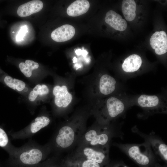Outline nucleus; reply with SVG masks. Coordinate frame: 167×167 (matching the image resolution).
<instances>
[{
    "instance_id": "18",
    "label": "nucleus",
    "mask_w": 167,
    "mask_h": 167,
    "mask_svg": "<svg viewBox=\"0 0 167 167\" xmlns=\"http://www.w3.org/2000/svg\"><path fill=\"white\" fill-rule=\"evenodd\" d=\"M0 147L6 150L11 156L14 154L17 149L11 144L6 133L1 127H0Z\"/></svg>"
},
{
    "instance_id": "4",
    "label": "nucleus",
    "mask_w": 167,
    "mask_h": 167,
    "mask_svg": "<svg viewBox=\"0 0 167 167\" xmlns=\"http://www.w3.org/2000/svg\"><path fill=\"white\" fill-rule=\"evenodd\" d=\"M150 44L158 55L164 54L167 51V35L163 31H156L151 36Z\"/></svg>"
},
{
    "instance_id": "27",
    "label": "nucleus",
    "mask_w": 167,
    "mask_h": 167,
    "mask_svg": "<svg viewBox=\"0 0 167 167\" xmlns=\"http://www.w3.org/2000/svg\"><path fill=\"white\" fill-rule=\"evenodd\" d=\"M73 59L74 60L73 62H75L77 61V59L75 57H74L73 58Z\"/></svg>"
},
{
    "instance_id": "24",
    "label": "nucleus",
    "mask_w": 167,
    "mask_h": 167,
    "mask_svg": "<svg viewBox=\"0 0 167 167\" xmlns=\"http://www.w3.org/2000/svg\"><path fill=\"white\" fill-rule=\"evenodd\" d=\"M28 32V28L26 26H22L16 36V41H19L23 40V38Z\"/></svg>"
},
{
    "instance_id": "8",
    "label": "nucleus",
    "mask_w": 167,
    "mask_h": 167,
    "mask_svg": "<svg viewBox=\"0 0 167 167\" xmlns=\"http://www.w3.org/2000/svg\"><path fill=\"white\" fill-rule=\"evenodd\" d=\"M105 20L106 23L117 30L123 31L127 27L126 21L120 15L113 10H110L106 13Z\"/></svg>"
},
{
    "instance_id": "14",
    "label": "nucleus",
    "mask_w": 167,
    "mask_h": 167,
    "mask_svg": "<svg viewBox=\"0 0 167 167\" xmlns=\"http://www.w3.org/2000/svg\"><path fill=\"white\" fill-rule=\"evenodd\" d=\"M142 60L138 55L133 54L126 58L122 64L123 70L127 72H133L137 71L141 66Z\"/></svg>"
},
{
    "instance_id": "2",
    "label": "nucleus",
    "mask_w": 167,
    "mask_h": 167,
    "mask_svg": "<svg viewBox=\"0 0 167 167\" xmlns=\"http://www.w3.org/2000/svg\"><path fill=\"white\" fill-rule=\"evenodd\" d=\"M50 122L49 119L46 116L36 117L28 126L20 131L11 133V135L14 139L28 138L47 126Z\"/></svg>"
},
{
    "instance_id": "11",
    "label": "nucleus",
    "mask_w": 167,
    "mask_h": 167,
    "mask_svg": "<svg viewBox=\"0 0 167 167\" xmlns=\"http://www.w3.org/2000/svg\"><path fill=\"white\" fill-rule=\"evenodd\" d=\"M90 7V4L87 0H77L71 3L67 7L66 12L70 16L75 17L87 12Z\"/></svg>"
},
{
    "instance_id": "21",
    "label": "nucleus",
    "mask_w": 167,
    "mask_h": 167,
    "mask_svg": "<svg viewBox=\"0 0 167 167\" xmlns=\"http://www.w3.org/2000/svg\"><path fill=\"white\" fill-rule=\"evenodd\" d=\"M4 80L8 86L14 90L19 91H22L26 86L25 83L23 81L13 78L9 76H5Z\"/></svg>"
},
{
    "instance_id": "28",
    "label": "nucleus",
    "mask_w": 167,
    "mask_h": 167,
    "mask_svg": "<svg viewBox=\"0 0 167 167\" xmlns=\"http://www.w3.org/2000/svg\"><path fill=\"white\" fill-rule=\"evenodd\" d=\"M124 167H127L126 166H124Z\"/></svg>"
},
{
    "instance_id": "3",
    "label": "nucleus",
    "mask_w": 167,
    "mask_h": 167,
    "mask_svg": "<svg viewBox=\"0 0 167 167\" xmlns=\"http://www.w3.org/2000/svg\"><path fill=\"white\" fill-rule=\"evenodd\" d=\"M74 129L68 126H62L59 130L55 138L57 146L61 148H66L71 146L75 138Z\"/></svg>"
},
{
    "instance_id": "23",
    "label": "nucleus",
    "mask_w": 167,
    "mask_h": 167,
    "mask_svg": "<svg viewBox=\"0 0 167 167\" xmlns=\"http://www.w3.org/2000/svg\"><path fill=\"white\" fill-rule=\"evenodd\" d=\"M79 167H100L99 163L94 161L86 159L79 163Z\"/></svg>"
},
{
    "instance_id": "5",
    "label": "nucleus",
    "mask_w": 167,
    "mask_h": 167,
    "mask_svg": "<svg viewBox=\"0 0 167 167\" xmlns=\"http://www.w3.org/2000/svg\"><path fill=\"white\" fill-rule=\"evenodd\" d=\"M53 92L55 96V103L58 107H66L72 101V96L68 92L66 86H55Z\"/></svg>"
},
{
    "instance_id": "12",
    "label": "nucleus",
    "mask_w": 167,
    "mask_h": 167,
    "mask_svg": "<svg viewBox=\"0 0 167 167\" xmlns=\"http://www.w3.org/2000/svg\"><path fill=\"white\" fill-rule=\"evenodd\" d=\"M116 80L110 75L105 74L101 77L99 81V90L104 95H108L113 92L115 89Z\"/></svg>"
},
{
    "instance_id": "22",
    "label": "nucleus",
    "mask_w": 167,
    "mask_h": 167,
    "mask_svg": "<svg viewBox=\"0 0 167 167\" xmlns=\"http://www.w3.org/2000/svg\"><path fill=\"white\" fill-rule=\"evenodd\" d=\"M157 152L166 161L167 160V146L162 143H157L155 145Z\"/></svg>"
},
{
    "instance_id": "10",
    "label": "nucleus",
    "mask_w": 167,
    "mask_h": 167,
    "mask_svg": "<svg viewBox=\"0 0 167 167\" xmlns=\"http://www.w3.org/2000/svg\"><path fill=\"white\" fill-rule=\"evenodd\" d=\"M106 108L109 116L111 118H114L123 112L125 106L121 100L116 97H112L107 100Z\"/></svg>"
},
{
    "instance_id": "6",
    "label": "nucleus",
    "mask_w": 167,
    "mask_h": 167,
    "mask_svg": "<svg viewBox=\"0 0 167 167\" xmlns=\"http://www.w3.org/2000/svg\"><path fill=\"white\" fill-rule=\"evenodd\" d=\"M75 33V29L71 25L66 24L54 30L51 33L52 39L57 42H63L71 39Z\"/></svg>"
},
{
    "instance_id": "16",
    "label": "nucleus",
    "mask_w": 167,
    "mask_h": 167,
    "mask_svg": "<svg viewBox=\"0 0 167 167\" xmlns=\"http://www.w3.org/2000/svg\"><path fill=\"white\" fill-rule=\"evenodd\" d=\"M160 102L159 98L155 95L143 94L140 95L137 99L139 105L143 108H155L159 105Z\"/></svg>"
},
{
    "instance_id": "26",
    "label": "nucleus",
    "mask_w": 167,
    "mask_h": 167,
    "mask_svg": "<svg viewBox=\"0 0 167 167\" xmlns=\"http://www.w3.org/2000/svg\"><path fill=\"white\" fill-rule=\"evenodd\" d=\"M88 52L85 50H82V54L83 56H85L88 54Z\"/></svg>"
},
{
    "instance_id": "1",
    "label": "nucleus",
    "mask_w": 167,
    "mask_h": 167,
    "mask_svg": "<svg viewBox=\"0 0 167 167\" xmlns=\"http://www.w3.org/2000/svg\"><path fill=\"white\" fill-rule=\"evenodd\" d=\"M45 153L42 147L30 143L17 148L11 157L24 166H34L38 164L43 160Z\"/></svg>"
},
{
    "instance_id": "15",
    "label": "nucleus",
    "mask_w": 167,
    "mask_h": 167,
    "mask_svg": "<svg viewBox=\"0 0 167 167\" xmlns=\"http://www.w3.org/2000/svg\"><path fill=\"white\" fill-rule=\"evenodd\" d=\"M136 4L133 0H123L122 10L123 15L128 21L133 20L136 16Z\"/></svg>"
},
{
    "instance_id": "20",
    "label": "nucleus",
    "mask_w": 167,
    "mask_h": 167,
    "mask_svg": "<svg viewBox=\"0 0 167 167\" xmlns=\"http://www.w3.org/2000/svg\"><path fill=\"white\" fill-rule=\"evenodd\" d=\"M49 89L46 85L38 84L30 92L28 95V99L31 101H33L38 95H47L49 93Z\"/></svg>"
},
{
    "instance_id": "25",
    "label": "nucleus",
    "mask_w": 167,
    "mask_h": 167,
    "mask_svg": "<svg viewBox=\"0 0 167 167\" xmlns=\"http://www.w3.org/2000/svg\"><path fill=\"white\" fill-rule=\"evenodd\" d=\"M75 53L77 55H80L82 54V50L80 49H78L75 51Z\"/></svg>"
},
{
    "instance_id": "7",
    "label": "nucleus",
    "mask_w": 167,
    "mask_h": 167,
    "mask_svg": "<svg viewBox=\"0 0 167 167\" xmlns=\"http://www.w3.org/2000/svg\"><path fill=\"white\" fill-rule=\"evenodd\" d=\"M43 6V3L41 1L32 0L19 6L17 9V13L20 17H27L40 11Z\"/></svg>"
},
{
    "instance_id": "13",
    "label": "nucleus",
    "mask_w": 167,
    "mask_h": 167,
    "mask_svg": "<svg viewBox=\"0 0 167 167\" xmlns=\"http://www.w3.org/2000/svg\"><path fill=\"white\" fill-rule=\"evenodd\" d=\"M129 156L138 164L143 165L148 164L149 159L145 152L141 150L139 146L134 145L130 147L127 151Z\"/></svg>"
},
{
    "instance_id": "9",
    "label": "nucleus",
    "mask_w": 167,
    "mask_h": 167,
    "mask_svg": "<svg viewBox=\"0 0 167 167\" xmlns=\"http://www.w3.org/2000/svg\"><path fill=\"white\" fill-rule=\"evenodd\" d=\"M86 140L89 144L94 146L105 145L109 140L108 135L104 132L99 133L94 130H91L85 135Z\"/></svg>"
},
{
    "instance_id": "17",
    "label": "nucleus",
    "mask_w": 167,
    "mask_h": 167,
    "mask_svg": "<svg viewBox=\"0 0 167 167\" xmlns=\"http://www.w3.org/2000/svg\"><path fill=\"white\" fill-rule=\"evenodd\" d=\"M82 153L87 159L94 161L99 164L101 163L105 158L103 151L97 150L92 148L86 147L84 148Z\"/></svg>"
},
{
    "instance_id": "19",
    "label": "nucleus",
    "mask_w": 167,
    "mask_h": 167,
    "mask_svg": "<svg viewBox=\"0 0 167 167\" xmlns=\"http://www.w3.org/2000/svg\"><path fill=\"white\" fill-rule=\"evenodd\" d=\"M19 66L20 71L24 75L29 78L32 75V71L37 69L39 65L37 63L33 61L27 60L25 61V63H20Z\"/></svg>"
}]
</instances>
